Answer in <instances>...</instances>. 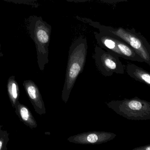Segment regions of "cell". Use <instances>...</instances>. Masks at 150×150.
<instances>
[{"instance_id": "5bb4252c", "label": "cell", "mask_w": 150, "mask_h": 150, "mask_svg": "<svg viewBox=\"0 0 150 150\" xmlns=\"http://www.w3.org/2000/svg\"><path fill=\"white\" fill-rule=\"evenodd\" d=\"M150 144L146 145L143 146H139L136 147L132 149V150H150Z\"/></svg>"}, {"instance_id": "277c9868", "label": "cell", "mask_w": 150, "mask_h": 150, "mask_svg": "<svg viewBox=\"0 0 150 150\" xmlns=\"http://www.w3.org/2000/svg\"><path fill=\"white\" fill-rule=\"evenodd\" d=\"M96 69L103 76L110 77L114 73L123 74L125 66L116 55L96 45L93 56Z\"/></svg>"}, {"instance_id": "6da1fadb", "label": "cell", "mask_w": 150, "mask_h": 150, "mask_svg": "<svg viewBox=\"0 0 150 150\" xmlns=\"http://www.w3.org/2000/svg\"><path fill=\"white\" fill-rule=\"evenodd\" d=\"M88 43L86 38L79 37L74 40L69 48L62 99L67 103L79 75L84 70L86 60Z\"/></svg>"}, {"instance_id": "9c48e42d", "label": "cell", "mask_w": 150, "mask_h": 150, "mask_svg": "<svg viewBox=\"0 0 150 150\" xmlns=\"http://www.w3.org/2000/svg\"><path fill=\"white\" fill-rule=\"evenodd\" d=\"M4 1L13 2L16 4H28L33 3L35 1H38L40 0H3Z\"/></svg>"}, {"instance_id": "9a60e30c", "label": "cell", "mask_w": 150, "mask_h": 150, "mask_svg": "<svg viewBox=\"0 0 150 150\" xmlns=\"http://www.w3.org/2000/svg\"><path fill=\"white\" fill-rule=\"evenodd\" d=\"M69 2H85L91 1V0H66Z\"/></svg>"}, {"instance_id": "5b68a950", "label": "cell", "mask_w": 150, "mask_h": 150, "mask_svg": "<svg viewBox=\"0 0 150 150\" xmlns=\"http://www.w3.org/2000/svg\"><path fill=\"white\" fill-rule=\"evenodd\" d=\"M94 34L98 46L119 58L130 60L135 55L134 50L115 36L100 31Z\"/></svg>"}, {"instance_id": "ba28073f", "label": "cell", "mask_w": 150, "mask_h": 150, "mask_svg": "<svg viewBox=\"0 0 150 150\" xmlns=\"http://www.w3.org/2000/svg\"><path fill=\"white\" fill-rule=\"evenodd\" d=\"M127 74L137 81L150 86V73L144 69L131 63H128L125 66Z\"/></svg>"}, {"instance_id": "7a4b0ae2", "label": "cell", "mask_w": 150, "mask_h": 150, "mask_svg": "<svg viewBox=\"0 0 150 150\" xmlns=\"http://www.w3.org/2000/svg\"><path fill=\"white\" fill-rule=\"evenodd\" d=\"M85 20H86V19ZM87 22L98 30L111 34L120 38L129 45L139 55L144 62L150 66V45L146 39L135 30L125 29L122 27L113 28L102 25L97 22L86 19Z\"/></svg>"}, {"instance_id": "52a82bcc", "label": "cell", "mask_w": 150, "mask_h": 150, "mask_svg": "<svg viewBox=\"0 0 150 150\" xmlns=\"http://www.w3.org/2000/svg\"><path fill=\"white\" fill-rule=\"evenodd\" d=\"M116 136V134L113 132L91 131L71 136L67 140L70 143L80 144H100L113 140Z\"/></svg>"}, {"instance_id": "8992f818", "label": "cell", "mask_w": 150, "mask_h": 150, "mask_svg": "<svg viewBox=\"0 0 150 150\" xmlns=\"http://www.w3.org/2000/svg\"><path fill=\"white\" fill-rule=\"evenodd\" d=\"M30 37L38 49L42 52H46L50 40L52 27L40 16L30 18L28 26Z\"/></svg>"}, {"instance_id": "7c38bea8", "label": "cell", "mask_w": 150, "mask_h": 150, "mask_svg": "<svg viewBox=\"0 0 150 150\" xmlns=\"http://www.w3.org/2000/svg\"><path fill=\"white\" fill-rule=\"evenodd\" d=\"M100 2L103 3H108V4H113L117 2H123V1H127L130 0H97Z\"/></svg>"}, {"instance_id": "4fadbf2b", "label": "cell", "mask_w": 150, "mask_h": 150, "mask_svg": "<svg viewBox=\"0 0 150 150\" xmlns=\"http://www.w3.org/2000/svg\"><path fill=\"white\" fill-rule=\"evenodd\" d=\"M12 90L13 98L16 99L17 97V89H16V85L15 83H13L12 85Z\"/></svg>"}, {"instance_id": "2e32d148", "label": "cell", "mask_w": 150, "mask_h": 150, "mask_svg": "<svg viewBox=\"0 0 150 150\" xmlns=\"http://www.w3.org/2000/svg\"><path fill=\"white\" fill-rule=\"evenodd\" d=\"M1 146H2V142L0 141V149H1Z\"/></svg>"}, {"instance_id": "3957f363", "label": "cell", "mask_w": 150, "mask_h": 150, "mask_svg": "<svg viewBox=\"0 0 150 150\" xmlns=\"http://www.w3.org/2000/svg\"><path fill=\"white\" fill-rule=\"evenodd\" d=\"M106 104L117 115L129 120L150 119V102L138 97L113 100Z\"/></svg>"}, {"instance_id": "30bf717a", "label": "cell", "mask_w": 150, "mask_h": 150, "mask_svg": "<svg viewBox=\"0 0 150 150\" xmlns=\"http://www.w3.org/2000/svg\"><path fill=\"white\" fill-rule=\"evenodd\" d=\"M28 93L30 98L32 99H35L36 97V91L35 87L30 86L28 88Z\"/></svg>"}, {"instance_id": "8fae6325", "label": "cell", "mask_w": 150, "mask_h": 150, "mask_svg": "<svg viewBox=\"0 0 150 150\" xmlns=\"http://www.w3.org/2000/svg\"><path fill=\"white\" fill-rule=\"evenodd\" d=\"M21 114L23 120L27 121L29 118L28 111L26 108H22L21 110Z\"/></svg>"}]
</instances>
